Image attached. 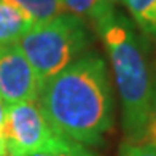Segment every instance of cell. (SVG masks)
<instances>
[{"instance_id":"6da1fadb","label":"cell","mask_w":156,"mask_h":156,"mask_svg":"<svg viewBox=\"0 0 156 156\" xmlns=\"http://www.w3.org/2000/svg\"><path fill=\"white\" fill-rule=\"evenodd\" d=\"M37 104L54 134L99 145L115 123V99L107 62L89 49L40 88Z\"/></svg>"},{"instance_id":"7a4b0ae2","label":"cell","mask_w":156,"mask_h":156,"mask_svg":"<svg viewBox=\"0 0 156 156\" xmlns=\"http://www.w3.org/2000/svg\"><path fill=\"white\" fill-rule=\"evenodd\" d=\"M108 53L119 101L126 142H145L150 118L153 84L147 48L136 24L123 11L113 8L93 24Z\"/></svg>"},{"instance_id":"3957f363","label":"cell","mask_w":156,"mask_h":156,"mask_svg":"<svg viewBox=\"0 0 156 156\" xmlns=\"http://www.w3.org/2000/svg\"><path fill=\"white\" fill-rule=\"evenodd\" d=\"M16 45L43 84L89 51L93 32L84 19L61 13L49 21L34 24Z\"/></svg>"},{"instance_id":"277c9868","label":"cell","mask_w":156,"mask_h":156,"mask_svg":"<svg viewBox=\"0 0 156 156\" xmlns=\"http://www.w3.org/2000/svg\"><path fill=\"white\" fill-rule=\"evenodd\" d=\"M56 136L37 102H21L8 107L2 137L10 156H27L49 144Z\"/></svg>"},{"instance_id":"5b68a950","label":"cell","mask_w":156,"mask_h":156,"mask_svg":"<svg viewBox=\"0 0 156 156\" xmlns=\"http://www.w3.org/2000/svg\"><path fill=\"white\" fill-rule=\"evenodd\" d=\"M41 83L18 45L0 46V97L15 105L37 102Z\"/></svg>"},{"instance_id":"8992f818","label":"cell","mask_w":156,"mask_h":156,"mask_svg":"<svg viewBox=\"0 0 156 156\" xmlns=\"http://www.w3.org/2000/svg\"><path fill=\"white\" fill-rule=\"evenodd\" d=\"M34 19L15 0H0V46L16 45L34 26Z\"/></svg>"},{"instance_id":"52a82bcc","label":"cell","mask_w":156,"mask_h":156,"mask_svg":"<svg viewBox=\"0 0 156 156\" xmlns=\"http://www.w3.org/2000/svg\"><path fill=\"white\" fill-rule=\"evenodd\" d=\"M144 37L156 43V0H121Z\"/></svg>"},{"instance_id":"ba28073f","label":"cell","mask_w":156,"mask_h":156,"mask_svg":"<svg viewBox=\"0 0 156 156\" xmlns=\"http://www.w3.org/2000/svg\"><path fill=\"white\" fill-rule=\"evenodd\" d=\"M61 3L64 10L91 24L116 8V0H61Z\"/></svg>"},{"instance_id":"9c48e42d","label":"cell","mask_w":156,"mask_h":156,"mask_svg":"<svg viewBox=\"0 0 156 156\" xmlns=\"http://www.w3.org/2000/svg\"><path fill=\"white\" fill-rule=\"evenodd\" d=\"M27 156H96V154L89 148H86V145L78 144V142H73L66 137H61V136H56L49 144H46L40 150Z\"/></svg>"},{"instance_id":"30bf717a","label":"cell","mask_w":156,"mask_h":156,"mask_svg":"<svg viewBox=\"0 0 156 156\" xmlns=\"http://www.w3.org/2000/svg\"><path fill=\"white\" fill-rule=\"evenodd\" d=\"M29 13L35 24L45 23L64 13L61 0H15Z\"/></svg>"},{"instance_id":"8fae6325","label":"cell","mask_w":156,"mask_h":156,"mask_svg":"<svg viewBox=\"0 0 156 156\" xmlns=\"http://www.w3.org/2000/svg\"><path fill=\"white\" fill-rule=\"evenodd\" d=\"M118 156H156V145L150 142H142V144L124 142L119 148Z\"/></svg>"},{"instance_id":"7c38bea8","label":"cell","mask_w":156,"mask_h":156,"mask_svg":"<svg viewBox=\"0 0 156 156\" xmlns=\"http://www.w3.org/2000/svg\"><path fill=\"white\" fill-rule=\"evenodd\" d=\"M145 142L156 145V80L153 84V96H151V107H150V118H148V127Z\"/></svg>"},{"instance_id":"4fadbf2b","label":"cell","mask_w":156,"mask_h":156,"mask_svg":"<svg viewBox=\"0 0 156 156\" xmlns=\"http://www.w3.org/2000/svg\"><path fill=\"white\" fill-rule=\"evenodd\" d=\"M8 107L2 97H0V137L3 136V127H5V121H6V115H8Z\"/></svg>"},{"instance_id":"5bb4252c","label":"cell","mask_w":156,"mask_h":156,"mask_svg":"<svg viewBox=\"0 0 156 156\" xmlns=\"http://www.w3.org/2000/svg\"><path fill=\"white\" fill-rule=\"evenodd\" d=\"M8 147H6L5 144V139L3 137H0V156H8Z\"/></svg>"}]
</instances>
